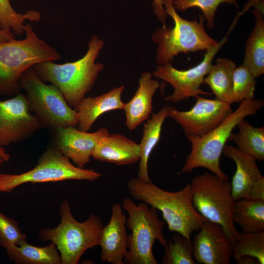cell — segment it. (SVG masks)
<instances>
[{"instance_id": "35", "label": "cell", "mask_w": 264, "mask_h": 264, "mask_svg": "<svg viewBox=\"0 0 264 264\" xmlns=\"http://www.w3.org/2000/svg\"><path fill=\"white\" fill-rule=\"evenodd\" d=\"M14 39H16L14 34L0 28V43L11 41Z\"/></svg>"}, {"instance_id": "21", "label": "cell", "mask_w": 264, "mask_h": 264, "mask_svg": "<svg viewBox=\"0 0 264 264\" xmlns=\"http://www.w3.org/2000/svg\"><path fill=\"white\" fill-rule=\"evenodd\" d=\"M171 106H164L156 113H153L151 118L144 125L142 137L139 146L140 159L137 178L146 182H152L148 171L150 154L160 140L163 124L168 116Z\"/></svg>"}, {"instance_id": "30", "label": "cell", "mask_w": 264, "mask_h": 264, "mask_svg": "<svg viewBox=\"0 0 264 264\" xmlns=\"http://www.w3.org/2000/svg\"><path fill=\"white\" fill-rule=\"evenodd\" d=\"M249 69L242 64L236 67L233 78V99L239 103L254 98L256 80Z\"/></svg>"}, {"instance_id": "9", "label": "cell", "mask_w": 264, "mask_h": 264, "mask_svg": "<svg viewBox=\"0 0 264 264\" xmlns=\"http://www.w3.org/2000/svg\"><path fill=\"white\" fill-rule=\"evenodd\" d=\"M20 84L26 92L31 111L43 128L51 131L62 127L77 126L76 111L57 87L46 84L39 78L33 67L23 73Z\"/></svg>"}, {"instance_id": "28", "label": "cell", "mask_w": 264, "mask_h": 264, "mask_svg": "<svg viewBox=\"0 0 264 264\" xmlns=\"http://www.w3.org/2000/svg\"><path fill=\"white\" fill-rule=\"evenodd\" d=\"M41 18L38 11L29 10L19 13L13 9L10 0H0V28L2 30L22 35L25 33L26 21L38 22Z\"/></svg>"}, {"instance_id": "3", "label": "cell", "mask_w": 264, "mask_h": 264, "mask_svg": "<svg viewBox=\"0 0 264 264\" xmlns=\"http://www.w3.org/2000/svg\"><path fill=\"white\" fill-rule=\"evenodd\" d=\"M23 39L0 43V96H14L21 90L23 73L36 64L61 59L57 50L39 37L30 23Z\"/></svg>"}, {"instance_id": "14", "label": "cell", "mask_w": 264, "mask_h": 264, "mask_svg": "<svg viewBox=\"0 0 264 264\" xmlns=\"http://www.w3.org/2000/svg\"><path fill=\"white\" fill-rule=\"evenodd\" d=\"M51 131L52 133L51 144L71 159L76 166L81 168H84L90 162L97 144L109 133L105 128L89 132L72 126L62 127Z\"/></svg>"}, {"instance_id": "26", "label": "cell", "mask_w": 264, "mask_h": 264, "mask_svg": "<svg viewBox=\"0 0 264 264\" xmlns=\"http://www.w3.org/2000/svg\"><path fill=\"white\" fill-rule=\"evenodd\" d=\"M238 132L232 133L229 139L237 148L256 160L264 159V127L252 126L245 119L238 124Z\"/></svg>"}, {"instance_id": "10", "label": "cell", "mask_w": 264, "mask_h": 264, "mask_svg": "<svg viewBox=\"0 0 264 264\" xmlns=\"http://www.w3.org/2000/svg\"><path fill=\"white\" fill-rule=\"evenodd\" d=\"M101 174L74 165L51 144L39 157L37 165L20 174H0V193H10L19 186L67 180L95 181Z\"/></svg>"}, {"instance_id": "25", "label": "cell", "mask_w": 264, "mask_h": 264, "mask_svg": "<svg viewBox=\"0 0 264 264\" xmlns=\"http://www.w3.org/2000/svg\"><path fill=\"white\" fill-rule=\"evenodd\" d=\"M232 257L238 264H264V231L240 232L233 244Z\"/></svg>"}, {"instance_id": "12", "label": "cell", "mask_w": 264, "mask_h": 264, "mask_svg": "<svg viewBox=\"0 0 264 264\" xmlns=\"http://www.w3.org/2000/svg\"><path fill=\"white\" fill-rule=\"evenodd\" d=\"M189 110L180 111L171 106L168 116L182 129L187 139L203 136L218 126L233 111L231 105L219 99L199 95Z\"/></svg>"}, {"instance_id": "33", "label": "cell", "mask_w": 264, "mask_h": 264, "mask_svg": "<svg viewBox=\"0 0 264 264\" xmlns=\"http://www.w3.org/2000/svg\"><path fill=\"white\" fill-rule=\"evenodd\" d=\"M248 198L264 201V177L257 180L251 187Z\"/></svg>"}, {"instance_id": "1", "label": "cell", "mask_w": 264, "mask_h": 264, "mask_svg": "<svg viewBox=\"0 0 264 264\" xmlns=\"http://www.w3.org/2000/svg\"><path fill=\"white\" fill-rule=\"evenodd\" d=\"M127 189L133 198L160 211L171 232L191 239L206 220L193 205L190 183L179 191L170 192L137 177L129 179Z\"/></svg>"}, {"instance_id": "23", "label": "cell", "mask_w": 264, "mask_h": 264, "mask_svg": "<svg viewBox=\"0 0 264 264\" xmlns=\"http://www.w3.org/2000/svg\"><path fill=\"white\" fill-rule=\"evenodd\" d=\"M235 63L227 58H218L212 65L203 83L207 85L217 99L230 105L233 99V78Z\"/></svg>"}, {"instance_id": "8", "label": "cell", "mask_w": 264, "mask_h": 264, "mask_svg": "<svg viewBox=\"0 0 264 264\" xmlns=\"http://www.w3.org/2000/svg\"><path fill=\"white\" fill-rule=\"evenodd\" d=\"M190 184L196 210L206 220L220 224L233 244L240 232L233 221L236 201L231 182L206 172L193 178Z\"/></svg>"}, {"instance_id": "18", "label": "cell", "mask_w": 264, "mask_h": 264, "mask_svg": "<svg viewBox=\"0 0 264 264\" xmlns=\"http://www.w3.org/2000/svg\"><path fill=\"white\" fill-rule=\"evenodd\" d=\"M222 154L233 160L236 165V170L231 182L233 198L235 201L248 198L253 184L264 176L256 160L230 145H225Z\"/></svg>"}, {"instance_id": "36", "label": "cell", "mask_w": 264, "mask_h": 264, "mask_svg": "<svg viewBox=\"0 0 264 264\" xmlns=\"http://www.w3.org/2000/svg\"><path fill=\"white\" fill-rule=\"evenodd\" d=\"M11 156L5 149L0 145V166L4 163L10 160Z\"/></svg>"}, {"instance_id": "34", "label": "cell", "mask_w": 264, "mask_h": 264, "mask_svg": "<svg viewBox=\"0 0 264 264\" xmlns=\"http://www.w3.org/2000/svg\"><path fill=\"white\" fill-rule=\"evenodd\" d=\"M153 7L158 20L163 23V27H166L165 19L167 14L163 4L162 0H154Z\"/></svg>"}, {"instance_id": "24", "label": "cell", "mask_w": 264, "mask_h": 264, "mask_svg": "<svg viewBox=\"0 0 264 264\" xmlns=\"http://www.w3.org/2000/svg\"><path fill=\"white\" fill-rule=\"evenodd\" d=\"M6 252L9 259L17 264H62L60 253L52 242L40 247L25 241L7 250Z\"/></svg>"}, {"instance_id": "7", "label": "cell", "mask_w": 264, "mask_h": 264, "mask_svg": "<svg viewBox=\"0 0 264 264\" xmlns=\"http://www.w3.org/2000/svg\"><path fill=\"white\" fill-rule=\"evenodd\" d=\"M165 13L174 22L173 27H162L153 36L154 41L158 44L156 61L159 65L170 63L175 56L180 53L207 50L219 42L206 33L205 19L185 20L176 12L173 0H162Z\"/></svg>"}, {"instance_id": "17", "label": "cell", "mask_w": 264, "mask_h": 264, "mask_svg": "<svg viewBox=\"0 0 264 264\" xmlns=\"http://www.w3.org/2000/svg\"><path fill=\"white\" fill-rule=\"evenodd\" d=\"M91 157L119 166L133 164L140 159L139 144L122 134L109 133L97 144Z\"/></svg>"}, {"instance_id": "5", "label": "cell", "mask_w": 264, "mask_h": 264, "mask_svg": "<svg viewBox=\"0 0 264 264\" xmlns=\"http://www.w3.org/2000/svg\"><path fill=\"white\" fill-rule=\"evenodd\" d=\"M59 212V224L55 228L41 229L38 237L55 244L62 264H78L88 249L99 245L104 227L102 220L99 216L91 214L85 221H78L72 215L67 200L61 204Z\"/></svg>"}, {"instance_id": "27", "label": "cell", "mask_w": 264, "mask_h": 264, "mask_svg": "<svg viewBox=\"0 0 264 264\" xmlns=\"http://www.w3.org/2000/svg\"><path fill=\"white\" fill-rule=\"evenodd\" d=\"M233 221L243 232L264 231V201L248 198L236 201Z\"/></svg>"}, {"instance_id": "15", "label": "cell", "mask_w": 264, "mask_h": 264, "mask_svg": "<svg viewBox=\"0 0 264 264\" xmlns=\"http://www.w3.org/2000/svg\"><path fill=\"white\" fill-rule=\"evenodd\" d=\"M192 242L193 256L202 264H229L233 244L222 227L206 220Z\"/></svg>"}, {"instance_id": "4", "label": "cell", "mask_w": 264, "mask_h": 264, "mask_svg": "<svg viewBox=\"0 0 264 264\" xmlns=\"http://www.w3.org/2000/svg\"><path fill=\"white\" fill-rule=\"evenodd\" d=\"M264 105L262 100L254 98L243 100L235 111L211 131L200 137L187 139L191 144V150L180 173H191L196 168H204L221 179L228 180V176L220 167L223 149L239 122L255 114Z\"/></svg>"}, {"instance_id": "31", "label": "cell", "mask_w": 264, "mask_h": 264, "mask_svg": "<svg viewBox=\"0 0 264 264\" xmlns=\"http://www.w3.org/2000/svg\"><path fill=\"white\" fill-rule=\"evenodd\" d=\"M222 3H227L238 6L236 0H173L176 9L181 11L193 7H198L202 12L204 18L206 21L208 28L214 26L216 12L219 6Z\"/></svg>"}, {"instance_id": "13", "label": "cell", "mask_w": 264, "mask_h": 264, "mask_svg": "<svg viewBox=\"0 0 264 264\" xmlns=\"http://www.w3.org/2000/svg\"><path fill=\"white\" fill-rule=\"evenodd\" d=\"M40 122L31 111L25 94L0 100V145L9 146L26 140L41 129Z\"/></svg>"}, {"instance_id": "6", "label": "cell", "mask_w": 264, "mask_h": 264, "mask_svg": "<svg viewBox=\"0 0 264 264\" xmlns=\"http://www.w3.org/2000/svg\"><path fill=\"white\" fill-rule=\"evenodd\" d=\"M122 208L127 212V251L124 262L128 264H158L153 251L156 241L165 248L168 241L163 234L165 222L159 219L158 210L141 201L136 204L130 197L123 198Z\"/></svg>"}, {"instance_id": "2", "label": "cell", "mask_w": 264, "mask_h": 264, "mask_svg": "<svg viewBox=\"0 0 264 264\" xmlns=\"http://www.w3.org/2000/svg\"><path fill=\"white\" fill-rule=\"evenodd\" d=\"M103 45L102 41L92 36L82 58L61 64L43 62L33 67L42 80L57 87L68 104L75 109L91 90L103 68V64L95 62Z\"/></svg>"}, {"instance_id": "32", "label": "cell", "mask_w": 264, "mask_h": 264, "mask_svg": "<svg viewBox=\"0 0 264 264\" xmlns=\"http://www.w3.org/2000/svg\"><path fill=\"white\" fill-rule=\"evenodd\" d=\"M19 223L0 212V246L6 250L26 241Z\"/></svg>"}, {"instance_id": "29", "label": "cell", "mask_w": 264, "mask_h": 264, "mask_svg": "<svg viewBox=\"0 0 264 264\" xmlns=\"http://www.w3.org/2000/svg\"><path fill=\"white\" fill-rule=\"evenodd\" d=\"M162 258V264H195L192 242L183 235L176 233L168 241Z\"/></svg>"}, {"instance_id": "16", "label": "cell", "mask_w": 264, "mask_h": 264, "mask_svg": "<svg viewBox=\"0 0 264 264\" xmlns=\"http://www.w3.org/2000/svg\"><path fill=\"white\" fill-rule=\"evenodd\" d=\"M111 212L110 221L103 227L98 245L101 248L100 260L112 264H125L128 245L127 217L122 205L118 203L111 206Z\"/></svg>"}, {"instance_id": "19", "label": "cell", "mask_w": 264, "mask_h": 264, "mask_svg": "<svg viewBox=\"0 0 264 264\" xmlns=\"http://www.w3.org/2000/svg\"><path fill=\"white\" fill-rule=\"evenodd\" d=\"M139 85L133 97L124 104L126 125L130 130L135 129L147 120L153 110V99L160 87L158 81L152 78L149 72H144L138 81Z\"/></svg>"}, {"instance_id": "11", "label": "cell", "mask_w": 264, "mask_h": 264, "mask_svg": "<svg viewBox=\"0 0 264 264\" xmlns=\"http://www.w3.org/2000/svg\"><path fill=\"white\" fill-rule=\"evenodd\" d=\"M226 41L227 38H223L216 46L206 50L199 64L189 69L179 70L174 67L171 63L157 66L153 72L154 75L169 83L174 88L173 92L166 96L165 101L177 103L191 97L211 95L210 93L202 90L200 86L212 65L214 57Z\"/></svg>"}, {"instance_id": "20", "label": "cell", "mask_w": 264, "mask_h": 264, "mask_svg": "<svg viewBox=\"0 0 264 264\" xmlns=\"http://www.w3.org/2000/svg\"><path fill=\"white\" fill-rule=\"evenodd\" d=\"M124 88L122 86L99 96L84 98L74 109L77 112L78 128L88 132L102 114L111 110H123L125 104L121 95Z\"/></svg>"}, {"instance_id": "22", "label": "cell", "mask_w": 264, "mask_h": 264, "mask_svg": "<svg viewBox=\"0 0 264 264\" xmlns=\"http://www.w3.org/2000/svg\"><path fill=\"white\" fill-rule=\"evenodd\" d=\"M252 12L255 25L246 42L242 65L256 78L264 73V18L263 11L259 5Z\"/></svg>"}]
</instances>
